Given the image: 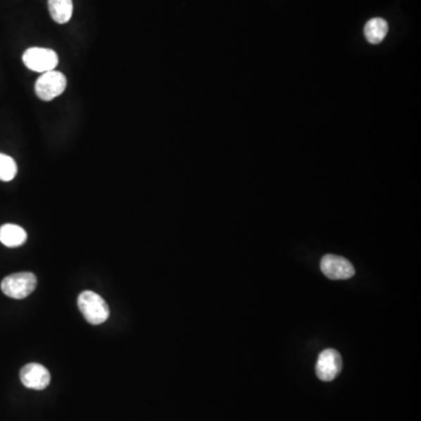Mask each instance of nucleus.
I'll list each match as a JSON object with an SVG mask.
<instances>
[{"instance_id": "nucleus-1", "label": "nucleus", "mask_w": 421, "mask_h": 421, "mask_svg": "<svg viewBox=\"0 0 421 421\" xmlns=\"http://www.w3.org/2000/svg\"><path fill=\"white\" fill-rule=\"evenodd\" d=\"M80 310L82 313L83 318L88 323L93 325H100L107 321L109 318V307L107 302L99 294L86 290L80 294L77 300Z\"/></svg>"}, {"instance_id": "nucleus-2", "label": "nucleus", "mask_w": 421, "mask_h": 421, "mask_svg": "<svg viewBox=\"0 0 421 421\" xmlns=\"http://www.w3.org/2000/svg\"><path fill=\"white\" fill-rule=\"evenodd\" d=\"M38 284V279L33 273L12 274L1 281V290L6 296L15 300H23L30 296Z\"/></svg>"}, {"instance_id": "nucleus-3", "label": "nucleus", "mask_w": 421, "mask_h": 421, "mask_svg": "<svg viewBox=\"0 0 421 421\" xmlns=\"http://www.w3.org/2000/svg\"><path fill=\"white\" fill-rule=\"evenodd\" d=\"M67 87L66 76L63 73L51 70L44 73L35 83V93L42 101H52L60 96Z\"/></svg>"}, {"instance_id": "nucleus-4", "label": "nucleus", "mask_w": 421, "mask_h": 421, "mask_svg": "<svg viewBox=\"0 0 421 421\" xmlns=\"http://www.w3.org/2000/svg\"><path fill=\"white\" fill-rule=\"evenodd\" d=\"M23 61L28 70L44 74L54 70L59 63V58L53 49L32 47L24 53Z\"/></svg>"}, {"instance_id": "nucleus-5", "label": "nucleus", "mask_w": 421, "mask_h": 421, "mask_svg": "<svg viewBox=\"0 0 421 421\" xmlns=\"http://www.w3.org/2000/svg\"><path fill=\"white\" fill-rule=\"evenodd\" d=\"M342 357L337 350L327 349L318 356L316 375L323 382H332L342 371Z\"/></svg>"}, {"instance_id": "nucleus-6", "label": "nucleus", "mask_w": 421, "mask_h": 421, "mask_svg": "<svg viewBox=\"0 0 421 421\" xmlns=\"http://www.w3.org/2000/svg\"><path fill=\"white\" fill-rule=\"evenodd\" d=\"M321 270L330 280H348L355 275V268L351 263L342 256L332 254L323 256Z\"/></svg>"}, {"instance_id": "nucleus-7", "label": "nucleus", "mask_w": 421, "mask_h": 421, "mask_svg": "<svg viewBox=\"0 0 421 421\" xmlns=\"http://www.w3.org/2000/svg\"><path fill=\"white\" fill-rule=\"evenodd\" d=\"M21 383L32 390H45L51 383V373L45 366L38 363H30L20 371Z\"/></svg>"}, {"instance_id": "nucleus-8", "label": "nucleus", "mask_w": 421, "mask_h": 421, "mask_svg": "<svg viewBox=\"0 0 421 421\" xmlns=\"http://www.w3.org/2000/svg\"><path fill=\"white\" fill-rule=\"evenodd\" d=\"M27 240V233L24 228L13 224H5L0 227V242L6 247H19Z\"/></svg>"}, {"instance_id": "nucleus-9", "label": "nucleus", "mask_w": 421, "mask_h": 421, "mask_svg": "<svg viewBox=\"0 0 421 421\" xmlns=\"http://www.w3.org/2000/svg\"><path fill=\"white\" fill-rule=\"evenodd\" d=\"M389 32V25L382 18H373L367 21L364 27V34L370 44L377 45L383 42Z\"/></svg>"}, {"instance_id": "nucleus-10", "label": "nucleus", "mask_w": 421, "mask_h": 421, "mask_svg": "<svg viewBox=\"0 0 421 421\" xmlns=\"http://www.w3.org/2000/svg\"><path fill=\"white\" fill-rule=\"evenodd\" d=\"M49 13L58 24H66L73 15L72 0H49Z\"/></svg>"}, {"instance_id": "nucleus-11", "label": "nucleus", "mask_w": 421, "mask_h": 421, "mask_svg": "<svg viewBox=\"0 0 421 421\" xmlns=\"http://www.w3.org/2000/svg\"><path fill=\"white\" fill-rule=\"evenodd\" d=\"M17 164L10 156L0 153V180L10 182L17 175Z\"/></svg>"}]
</instances>
